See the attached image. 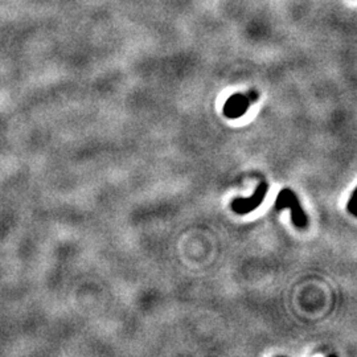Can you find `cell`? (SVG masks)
Listing matches in <instances>:
<instances>
[{"label": "cell", "instance_id": "obj_1", "mask_svg": "<svg viewBox=\"0 0 357 357\" xmlns=\"http://www.w3.org/2000/svg\"><path fill=\"white\" fill-rule=\"evenodd\" d=\"M275 208L278 211H282L285 208H290L291 220H293L294 225L299 228V229H305L307 224H309L307 214L302 209L297 195L293 191H290V189H283V191L279 192L277 201H275Z\"/></svg>", "mask_w": 357, "mask_h": 357}, {"label": "cell", "instance_id": "obj_2", "mask_svg": "<svg viewBox=\"0 0 357 357\" xmlns=\"http://www.w3.org/2000/svg\"><path fill=\"white\" fill-rule=\"evenodd\" d=\"M267 189H269V187H267L266 183H261L253 196L246 197V199L233 200V203H232L233 212H236L237 214H248L250 212L256 211L257 208L263 203L265 197H266Z\"/></svg>", "mask_w": 357, "mask_h": 357}, {"label": "cell", "instance_id": "obj_3", "mask_svg": "<svg viewBox=\"0 0 357 357\" xmlns=\"http://www.w3.org/2000/svg\"><path fill=\"white\" fill-rule=\"evenodd\" d=\"M252 101V94L250 95H241L234 94L226 101L224 106V114L228 118H240L248 110Z\"/></svg>", "mask_w": 357, "mask_h": 357}, {"label": "cell", "instance_id": "obj_4", "mask_svg": "<svg viewBox=\"0 0 357 357\" xmlns=\"http://www.w3.org/2000/svg\"><path fill=\"white\" fill-rule=\"evenodd\" d=\"M355 200H356V191L352 193V196H351V200H350V204H348V209H350V212L352 214H356V212H355Z\"/></svg>", "mask_w": 357, "mask_h": 357}]
</instances>
